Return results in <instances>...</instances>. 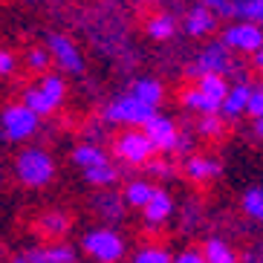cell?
Listing matches in <instances>:
<instances>
[{"label":"cell","mask_w":263,"mask_h":263,"mask_svg":"<svg viewBox=\"0 0 263 263\" xmlns=\"http://www.w3.org/2000/svg\"><path fill=\"white\" fill-rule=\"evenodd\" d=\"M15 177L26 188H44L55 177V162L52 156L41 147H26L15 156Z\"/></svg>","instance_id":"obj_2"},{"label":"cell","mask_w":263,"mask_h":263,"mask_svg":"<svg viewBox=\"0 0 263 263\" xmlns=\"http://www.w3.org/2000/svg\"><path fill=\"white\" fill-rule=\"evenodd\" d=\"M147 174H154V177H171V165H165V162H147Z\"/></svg>","instance_id":"obj_33"},{"label":"cell","mask_w":263,"mask_h":263,"mask_svg":"<svg viewBox=\"0 0 263 263\" xmlns=\"http://www.w3.org/2000/svg\"><path fill=\"white\" fill-rule=\"evenodd\" d=\"M35 229H38L44 237L58 240V237H64V234L70 232V214H64V211H47V214L38 217Z\"/></svg>","instance_id":"obj_16"},{"label":"cell","mask_w":263,"mask_h":263,"mask_svg":"<svg viewBox=\"0 0 263 263\" xmlns=\"http://www.w3.org/2000/svg\"><path fill=\"white\" fill-rule=\"evenodd\" d=\"M252 61H255V70L263 76V49H260V52H255V55H252Z\"/></svg>","instance_id":"obj_34"},{"label":"cell","mask_w":263,"mask_h":263,"mask_svg":"<svg viewBox=\"0 0 263 263\" xmlns=\"http://www.w3.org/2000/svg\"><path fill=\"white\" fill-rule=\"evenodd\" d=\"M252 130H255L257 139H263V119H255V127H252Z\"/></svg>","instance_id":"obj_35"},{"label":"cell","mask_w":263,"mask_h":263,"mask_svg":"<svg viewBox=\"0 0 263 263\" xmlns=\"http://www.w3.org/2000/svg\"><path fill=\"white\" fill-rule=\"evenodd\" d=\"M197 130H200L202 136H209V139H220L226 133V122L220 119V113H209V116H200Z\"/></svg>","instance_id":"obj_28"},{"label":"cell","mask_w":263,"mask_h":263,"mask_svg":"<svg viewBox=\"0 0 263 263\" xmlns=\"http://www.w3.org/2000/svg\"><path fill=\"white\" fill-rule=\"evenodd\" d=\"M72 162L78 165L81 171H93L99 165H107V151L99 145V142H84V145H78L72 151Z\"/></svg>","instance_id":"obj_15"},{"label":"cell","mask_w":263,"mask_h":263,"mask_svg":"<svg viewBox=\"0 0 263 263\" xmlns=\"http://www.w3.org/2000/svg\"><path fill=\"white\" fill-rule=\"evenodd\" d=\"M130 96H133V99H139L142 104H147V107L156 110L159 104H162L165 90H162V84H159L156 78H139V81H133Z\"/></svg>","instance_id":"obj_18"},{"label":"cell","mask_w":263,"mask_h":263,"mask_svg":"<svg viewBox=\"0 0 263 263\" xmlns=\"http://www.w3.org/2000/svg\"><path fill=\"white\" fill-rule=\"evenodd\" d=\"M154 154H156V147L145 130L130 127V130H122L113 139V156L122 159L124 165H133V168L147 165V162H154Z\"/></svg>","instance_id":"obj_3"},{"label":"cell","mask_w":263,"mask_h":263,"mask_svg":"<svg viewBox=\"0 0 263 263\" xmlns=\"http://www.w3.org/2000/svg\"><path fill=\"white\" fill-rule=\"evenodd\" d=\"M145 133L151 136V142H154V147L159 154H171V151H177L179 145H185V139L179 136L177 124H174V119L159 116V113L145 124Z\"/></svg>","instance_id":"obj_10"},{"label":"cell","mask_w":263,"mask_h":263,"mask_svg":"<svg viewBox=\"0 0 263 263\" xmlns=\"http://www.w3.org/2000/svg\"><path fill=\"white\" fill-rule=\"evenodd\" d=\"M179 101H182V107L194 110V113H200V116H209V113H220V110L214 107L209 101V96L202 93L197 84H188L182 87V93H179Z\"/></svg>","instance_id":"obj_20"},{"label":"cell","mask_w":263,"mask_h":263,"mask_svg":"<svg viewBox=\"0 0 263 263\" xmlns=\"http://www.w3.org/2000/svg\"><path fill=\"white\" fill-rule=\"evenodd\" d=\"M243 214L255 223H263V188H249L243 194Z\"/></svg>","instance_id":"obj_25"},{"label":"cell","mask_w":263,"mask_h":263,"mask_svg":"<svg viewBox=\"0 0 263 263\" xmlns=\"http://www.w3.org/2000/svg\"><path fill=\"white\" fill-rule=\"evenodd\" d=\"M47 47H49V52H52L55 64H58L64 72H72V76L84 72V55H81V49H78L67 35H61V32H49Z\"/></svg>","instance_id":"obj_9"},{"label":"cell","mask_w":263,"mask_h":263,"mask_svg":"<svg viewBox=\"0 0 263 263\" xmlns=\"http://www.w3.org/2000/svg\"><path fill=\"white\" fill-rule=\"evenodd\" d=\"M81 249L96 263H119L124 257V240L113 229H93L81 237Z\"/></svg>","instance_id":"obj_5"},{"label":"cell","mask_w":263,"mask_h":263,"mask_svg":"<svg viewBox=\"0 0 263 263\" xmlns=\"http://www.w3.org/2000/svg\"><path fill=\"white\" fill-rule=\"evenodd\" d=\"M185 177L197 185H205V182L220 177V162L211 156H191L185 162Z\"/></svg>","instance_id":"obj_14"},{"label":"cell","mask_w":263,"mask_h":263,"mask_svg":"<svg viewBox=\"0 0 263 263\" xmlns=\"http://www.w3.org/2000/svg\"><path fill=\"white\" fill-rule=\"evenodd\" d=\"M12 70H15V52H12V49H3V52H0V76L9 78Z\"/></svg>","instance_id":"obj_32"},{"label":"cell","mask_w":263,"mask_h":263,"mask_svg":"<svg viewBox=\"0 0 263 263\" xmlns=\"http://www.w3.org/2000/svg\"><path fill=\"white\" fill-rule=\"evenodd\" d=\"M249 116L263 119V84L252 90V99H249Z\"/></svg>","instance_id":"obj_30"},{"label":"cell","mask_w":263,"mask_h":263,"mask_svg":"<svg viewBox=\"0 0 263 263\" xmlns=\"http://www.w3.org/2000/svg\"><path fill=\"white\" fill-rule=\"evenodd\" d=\"M3 139L6 142H26L29 136L38 133V124H41V116L35 110H29L24 101L17 104H9L3 107Z\"/></svg>","instance_id":"obj_6"},{"label":"cell","mask_w":263,"mask_h":263,"mask_svg":"<svg viewBox=\"0 0 263 263\" xmlns=\"http://www.w3.org/2000/svg\"><path fill=\"white\" fill-rule=\"evenodd\" d=\"M223 44L232 52H243V55H255L263 49V29L260 24H252V21H240V24L226 26L223 32Z\"/></svg>","instance_id":"obj_8"},{"label":"cell","mask_w":263,"mask_h":263,"mask_svg":"<svg viewBox=\"0 0 263 263\" xmlns=\"http://www.w3.org/2000/svg\"><path fill=\"white\" fill-rule=\"evenodd\" d=\"M202 255L209 263H237V252H234L226 240L220 237H209L202 243Z\"/></svg>","instance_id":"obj_23"},{"label":"cell","mask_w":263,"mask_h":263,"mask_svg":"<svg viewBox=\"0 0 263 263\" xmlns=\"http://www.w3.org/2000/svg\"><path fill=\"white\" fill-rule=\"evenodd\" d=\"M142 211H145V226L147 229H159V226L174 214V200H171L168 191H159V188H156L154 200L147 202Z\"/></svg>","instance_id":"obj_12"},{"label":"cell","mask_w":263,"mask_h":263,"mask_svg":"<svg viewBox=\"0 0 263 263\" xmlns=\"http://www.w3.org/2000/svg\"><path fill=\"white\" fill-rule=\"evenodd\" d=\"M174 263H209V260L202 255V249H185V252H179L174 257Z\"/></svg>","instance_id":"obj_31"},{"label":"cell","mask_w":263,"mask_h":263,"mask_svg":"<svg viewBox=\"0 0 263 263\" xmlns=\"http://www.w3.org/2000/svg\"><path fill=\"white\" fill-rule=\"evenodd\" d=\"M237 67H234L232 61V49L226 47L223 41H217V44H209V47H202L200 52H197V58H194V64L188 67V76L197 81V78L202 76H229V72H234Z\"/></svg>","instance_id":"obj_4"},{"label":"cell","mask_w":263,"mask_h":263,"mask_svg":"<svg viewBox=\"0 0 263 263\" xmlns=\"http://www.w3.org/2000/svg\"><path fill=\"white\" fill-rule=\"evenodd\" d=\"M154 194H156V188L147 179H130L124 185V202L133 205V209H145L147 202L154 200Z\"/></svg>","instance_id":"obj_22"},{"label":"cell","mask_w":263,"mask_h":263,"mask_svg":"<svg viewBox=\"0 0 263 263\" xmlns=\"http://www.w3.org/2000/svg\"><path fill=\"white\" fill-rule=\"evenodd\" d=\"M133 263H174V257L168 255L165 246H142L133 255Z\"/></svg>","instance_id":"obj_29"},{"label":"cell","mask_w":263,"mask_h":263,"mask_svg":"<svg viewBox=\"0 0 263 263\" xmlns=\"http://www.w3.org/2000/svg\"><path fill=\"white\" fill-rule=\"evenodd\" d=\"M252 90L255 87L249 84V81H237V84L229 90V96H226V101H223V113L226 119H237L240 113H246L249 110V99H252Z\"/></svg>","instance_id":"obj_13"},{"label":"cell","mask_w":263,"mask_h":263,"mask_svg":"<svg viewBox=\"0 0 263 263\" xmlns=\"http://www.w3.org/2000/svg\"><path fill=\"white\" fill-rule=\"evenodd\" d=\"M52 61L55 58H52V52H49V47H32L29 52H26V67H29L32 72H38V76H44Z\"/></svg>","instance_id":"obj_26"},{"label":"cell","mask_w":263,"mask_h":263,"mask_svg":"<svg viewBox=\"0 0 263 263\" xmlns=\"http://www.w3.org/2000/svg\"><path fill=\"white\" fill-rule=\"evenodd\" d=\"M154 116H156V110L142 104L139 99H133L130 93L113 99L107 107H104V119H107L110 124H124V127H139V124L145 127Z\"/></svg>","instance_id":"obj_7"},{"label":"cell","mask_w":263,"mask_h":263,"mask_svg":"<svg viewBox=\"0 0 263 263\" xmlns=\"http://www.w3.org/2000/svg\"><path fill=\"white\" fill-rule=\"evenodd\" d=\"M145 32H147V38H154V41H168L177 32V21L168 12H156V15H151L145 21Z\"/></svg>","instance_id":"obj_21"},{"label":"cell","mask_w":263,"mask_h":263,"mask_svg":"<svg viewBox=\"0 0 263 263\" xmlns=\"http://www.w3.org/2000/svg\"><path fill=\"white\" fill-rule=\"evenodd\" d=\"M116 177H119V171L113 168V165H99V168H93V171H84V179L90 182V185H96V188H107V185H113L116 182Z\"/></svg>","instance_id":"obj_27"},{"label":"cell","mask_w":263,"mask_h":263,"mask_svg":"<svg viewBox=\"0 0 263 263\" xmlns=\"http://www.w3.org/2000/svg\"><path fill=\"white\" fill-rule=\"evenodd\" d=\"M9 263H29V255H15Z\"/></svg>","instance_id":"obj_36"},{"label":"cell","mask_w":263,"mask_h":263,"mask_svg":"<svg viewBox=\"0 0 263 263\" xmlns=\"http://www.w3.org/2000/svg\"><path fill=\"white\" fill-rule=\"evenodd\" d=\"M200 3H205V6H211V9L220 6V0H200Z\"/></svg>","instance_id":"obj_37"},{"label":"cell","mask_w":263,"mask_h":263,"mask_svg":"<svg viewBox=\"0 0 263 263\" xmlns=\"http://www.w3.org/2000/svg\"><path fill=\"white\" fill-rule=\"evenodd\" d=\"M194 84L209 96V101L217 110H223V101H226V96H229V90H232V87L226 84V76H202V78H197Z\"/></svg>","instance_id":"obj_19"},{"label":"cell","mask_w":263,"mask_h":263,"mask_svg":"<svg viewBox=\"0 0 263 263\" xmlns=\"http://www.w3.org/2000/svg\"><path fill=\"white\" fill-rule=\"evenodd\" d=\"M182 29H185L191 38L211 35V32L217 29V15H214V9L205 6V3H200V6L188 9L185 17H182Z\"/></svg>","instance_id":"obj_11"},{"label":"cell","mask_w":263,"mask_h":263,"mask_svg":"<svg viewBox=\"0 0 263 263\" xmlns=\"http://www.w3.org/2000/svg\"><path fill=\"white\" fill-rule=\"evenodd\" d=\"M67 99V84H64V78L58 72H44V76L35 81L32 87L24 90V104L29 110H35L38 116H49L55 110L64 104Z\"/></svg>","instance_id":"obj_1"},{"label":"cell","mask_w":263,"mask_h":263,"mask_svg":"<svg viewBox=\"0 0 263 263\" xmlns=\"http://www.w3.org/2000/svg\"><path fill=\"white\" fill-rule=\"evenodd\" d=\"M124 197L119 200V197H113V194H99L96 197V211H99L104 220H122V214H124Z\"/></svg>","instance_id":"obj_24"},{"label":"cell","mask_w":263,"mask_h":263,"mask_svg":"<svg viewBox=\"0 0 263 263\" xmlns=\"http://www.w3.org/2000/svg\"><path fill=\"white\" fill-rule=\"evenodd\" d=\"M260 263H263V255H260Z\"/></svg>","instance_id":"obj_38"},{"label":"cell","mask_w":263,"mask_h":263,"mask_svg":"<svg viewBox=\"0 0 263 263\" xmlns=\"http://www.w3.org/2000/svg\"><path fill=\"white\" fill-rule=\"evenodd\" d=\"M29 263H76V252L67 243L58 246H44V249H29Z\"/></svg>","instance_id":"obj_17"}]
</instances>
